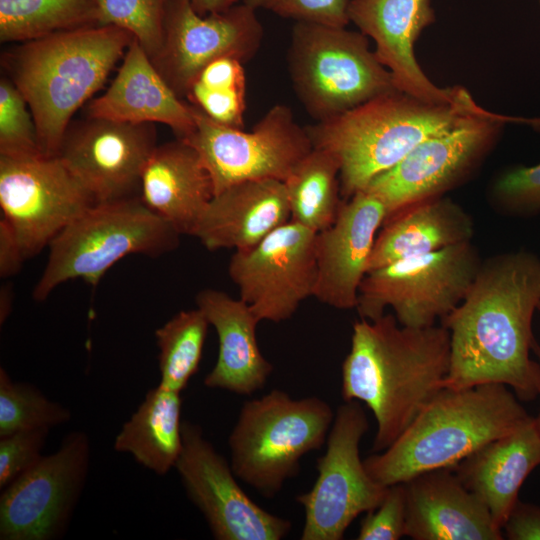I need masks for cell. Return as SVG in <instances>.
Here are the masks:
<instances>
[{"label": "cell", "mask_w": 540, "mask_h": 540, "mask_svg": "<svg viewBox=\"0 0 540 540\" xmlns=\"http://www.w3.org/2000/svg\"><path fill=\"white\" fill-rule=\"evenodd\" d=\"M540 304V256L518 250L482 260L463 301L441 324L450 332L443 387L486 383L510 388L520 401L539 395V364L530 357L533 315Z\"/></svg>", "instance_id": "obj_1"}, {"label": "cell", "mask_w": 540, "mask_h": 540, "mask_svg": "<svg viewBox=\"0 0 540 540\" xmlns=\"http://www.w3.org/2000/svg\"><path fill=\"white\" fill-rule=\"evenodd\" d=\"M450 358V332L442 324L407 327L392 313L353 324L341 368V396L372 411L374 452L387 449L444 388Z\"/></svg>", "instance_id": "obj_2"}, {"label": "cell", "mask_w": 540, "mask_h": 540, "mask_svg": "<svg viewBox=\"0 0 540 540\" xmlns=\"http://www.w3.org/2000/svg\"><path fill=\"white\" fill-rule=\"evenodd\" d=\"M134 37L93 25L22 42L7 63L34 119L42 154L57 156L74 113L105 83Z\"/></svg>", "instance_id": "obj_3"}, {"label": "cell", "mask_w": 540, "mask_h": 540, "mask_svg": "<svg viewBox=\"0 0 540 540\" xmlns=\"http://www.w3.org/2000/svg\"><path fill=\"white\" fill-rule=\"evenodd\" d=\"M532 418L508 386L486 383L443 388L385 450L363 460L383 486L404 483L438 468H454L486 443L509 434Z\"/></svg>", "instance_id": "obj_4"}, {"label": "cell", "mask_w": 540, "mask_h": 540, "mask_svg": "<svg viewBox=\"0 0 540 540\" xmlns=\"http://www.w3.org/2000/svg\"><path fill=\"white\" fill-rule=\"evenodd\" d=\"M477 106L470 94L455 103H431L396 90L305 127L313 148L337 158L341 195L349 199Z\"/></svg>", "instance_id": "obj_5"}, {"label": "cell", "mask_w": 540, "mask_h": 540, "mask_svg": "<svg viewBox=\"0 0 540 540\" xmlns=\"http://www.w3.org/2000/svg\"><path fill=\"white\" fill-rule=\"evenodd\" d=\"M180 235L139 196L95 203L49 244L47 264L33 298L44 301L57 286L72 279L95 287L123 257L166 254L179 245Z\"/></svg>", "instance_id": "obj_6"}, {"label": "cell", "mask_w": 540, "mask_h": 540, "mask_svg": "<svg viewBox=\"0 0 540 540\" xmlns=\"http://www.w3.org/2000/svg\"><path fill=\"white\" fill-rule=\"evenodd\" d=\"M334 416L319 397L295 399L279 389L245 401L228 437L235 475L263 497L276 496L302 457L326 443Z\"/></svg>", "instance_id": "obj_7"}, {"label": "cell", "mask_w": 540, "mask_h": 540, "mask_svg": "<svg viewBox=\"0 0 540 540\" xmlns=\"http://www.w3.org/2000/svg\"><path fill=\"white\" fill-rule=\"evenodd\" d=\"M287 60L293 89L316 121L398 90L368 37L346 27L295 22Z\"/></svg>", "instance_id": "obj_8"}, {"label": "cell", "mask_w": 540, "mask_h": 540, "mask_svg": "<svg viewBox=\"0 0 540 540\" xmlns=\"http://www.w3.org/2000/svg\"><path fill=\"white\" fill-rule=\"evenodd\" d=\"M481 262L471 241L396 261L365 275L356 309L374 320L390 307L403 326L434 325L463 301Z\"/></svg>", "instance_id": "obj_9"}, {"label": "cell", "mask_w": 540, "mask_h": 540, "mask_svg": "<svg viewBox=\"0 0 540 540\" xmlns=\"http://www.w3.org/2000/svg\"><path fill=\"white\" fill-rule=\"evenodd\" d=\"M193 113L194 129L180 139L199 153L214 195L249 180L285 182L313 149L306 127L285 104L272 106L250 131L218 123L195 106Z\"/></svg>", "instance_id": "obj_10"}, {"label": "cell", "mask_w": 540, "mask_h": 540, "mask_svg": "<svg viewBox=\"0 0 540 540\" xmlns=\"http://www.w3.org/2000/svg\"><path fill=\"white\" fill-rule=\"evenodd\" d=\"M480 106L411 150L365 188L378 196L387 216L415 202L443 196L467 180L500 137L506 121Z\"/></svg>", "instance_id": "obj_11"}, {"label": "cell", "mask_w": 540, "mask_h": 540, "mask_svg": "<svg viewBox=\"0 0 540 540\" xmlns=\"http://www.w3.org/2000/svg\"><path fill=\"white\" fill-rule=\"evenodd\" d=\"M369 421L360 401H344L334 416L312 488L296 497L304 508L302 540H340L361 513L379 506L388 486L373 480L360 457Z\"/></svg>", "instance_id": "obj_12"}, {"label": "cell", "mask_w": 540, "mask_h": 540, "mask_svg": "<svg viewBox=\"0 0 540 540\" xmlns=\"http://www.w3.org/2000/svg\"><path fill=\"white\" fill-rule=\"evenodd\" d=\"M90 454L87 434L72 431L54 453L2 489L0 539H60L84 490Z\"/></svg>", "instance_id": "obj_13"}, {"label": "cell", "mask_w": 540, "mask_h": 540, "mask_svg": "<svg viewBox=\"0 0 540 540\" xmlns=\"http://www.w3.org/2000/svg\"><path fill=\"white\" fill-rule=\"evenodd\" d=\"M95 204L58 156L0 155V207L25 258Z\"/></svg>", "instance_id": "obj_14"}, {"label": "cell", "mask_w": 540, "mask_h": 540, "mask_svg": "<svg viewBox=\"0 0 540 540\" xmlns=\"http://www.w3.org/2000/svg\"><path fill=\"white\" fill-rule=\"evenodd\" d=\"M264 29L256 10L236 3L200 15L190 0H170L164 17L162 45L153 64L179 97L210 62L232 57L246 62L261 47Z\"/></svg>", "instance_id": "obj_15"}, {"label": "cell", "mask_w": 540, "mask_h": 540, "mask_svg": "<svg viewBox=\"0 0 540 540\" xmlns=\"http://www.w3.org/2000/svg\"><path fill=\"white\" fill-rule=\"evenodd\" d=\"M183 448L175 465L187 497L205 518L216 540H280L292 527L254 502L238 484L232 466L202 428L182 423Z\"/></svg>", "instance_id": "obj_16"}, {"label": "cell", "mask_w": 540, "mask_h": 540, "mask_svg": "<svg viewBox=\"0 0 540 540\" xmlns=\"http://www.w3.org/2000/svg\"><path fill=\"white\" fill-rule=\"evenodd\" d=\"M316 234L289 220L255 247L231 257L230 278L259 322L288 320L314 295Z\"/></svg>", "instance_id": "obj_17"}, {"label": "cell", "mask_w": 540, "mask_h": 540, "mask_svg": "<svg viewBox=\"0 0 540 540\" xmlns=\"http://www.w3.org/2000/svg\"><path fill=\"white\" fill-rule=\"evenodd\" d=\"M156 146L153 124L87 117L69 126L57 156L99 203L135 196Z\"/></svg>", "instance_id": "obj_18"}, {"label": "cell", "mask_w": 540, "mask_h": 540, "mask_svg": "<svg viewBox=\"0 0 540 540\" xmlns=\"http://www.w3.org/2000/svg\"><path fill=\"white\" fill-rule=\"evenodd\" d=\"M348 18L373 39L399 91L431 103H455L470 94L461 86L438 87L417 62L415 43L436 20L431 0H349Z\"/></svg>", "instance_id": "obj_19"}, {"label": "cell", "mask_w": 540, "mask_h": 540, "mask_svg": "<svg viewBox=\"0 0 540 540\" xmlns=\"http://www.w3.org/2000/svg\"><path fill=\"white\" fill-rule=\"evenodd\" d=\"M386 217L383 201L366 189L343 201L335 222L316 234L315 298L336 309L356 308L376 233Z\"/></svg>", "instance_id": "obj_20"}, {"label": "cell", "mask_w": 540, "mask_h": 540, "mask_svg": "<svg viewBox=\"0 0 540 540\" xmlns=\"http://www.w3.org/2000/svg\"><path fill=\"white\" fill-rule=\"evenodd\" d=\"M405 536L413 540H502L484 502L452 468L420 473L404 482Z\"/></svg>", "instance_id": "obj_21"}, {"label": "cell", "mask_w": 540, "mask_h": 540, "mask_svg": "<svg viewBox=\"0 0 540 540\" xmlns=\"http://www.w3.org/2000/svg\"><path fill=\"white\" fill-rule=\"evenodd\" d=\"M289 219L285 182L249 180L215 194L200 216L193 236L211 251H245Z\"/></svg>", "instance_id": "obj_22"}, {"label": "cell", "mask_w": 540, "mask_h": 540, "mask_svg": "<svg viewBox=\"0 0 540 540\" xmlns=\"http://www.w3.org/2000/svg\"><path fill=\"white\" fill-rule=\"evenodd\" d=\"M87 117L128 123H161L178 138L195 126L193 106L181 100L134 38L109 88L90 102Z\"/></svg>", "instance_id": "obj_23"}, {"label": "cell", "mask_w": 540, "mask_h": 540, "mask_svg": "<svg viewBox=\"0 0 540 540\" xmlns=\"http://www.w3.org/2000/svg\"><path fill=\"white\" fill-rule=\"evenodd\" d=\"M202 311L218 336V356L204 385L238 395H252L262 389L273 371L256 338L259 323L248 304L215 289L196 295Z\"/></svg>", "instance_id": "obj_24"}, {"label": "cell", "mask_w": 540, "mask_h": 540, "mask_svg": "<svg viewBox=\"0 0 540 540\" xmlns=\"http://www.w3.org/2000/svg\"><path fill=\"white\" fill-rule=\"evenodd\" d=\"M139 192L143 203L181 235H193L214 196L199 153L180 138L155 147L143 169Z\"/></svg>", "instance_id": "obj_25"}, {"label": "cell", "mask_w": 540, "mask_h": 540, "mask_svg": "<svg viewBox=\"0 0 540 540\" xmlns=\"http://www.w3.org/2000/svg\"><path fill=\"white\" fill-rule=\"evenodd\" d=\"M540 465V436L534 418L462 459L454 472L478 496L502 529L528 475Z\"/></svg>", "instance_id": "obj_26"}, {"label": "cell", "mask_w": 540, "mask_h": 540, "mask_svg": "<svg viewBox=\"0 0 540 540\" xmlns=\"http://www.w3.org/2000/svg\"><path fill=\"white\" fill-rule=\"evenodd\" d=\"M473 234L471 216L449 197L415 202L386 217L375 238L367 273L405 258L471 241Z\"/></svg>", "instance_id": "obj_27"}, {"label": "cell", "mask_w": 540, "mask_h": 540, "mask_svg": "<svg viewBox=\"0 0 540 540\" xmlns=\"http://www.w3.org/2000/svg\"><path fill=\"white\" fill-rule=\"evenodd\" d=\"M181 392L158 384L122 425L114 449L157 475L175 468L183 448Z\"/></svg>", "instance_id": "obj_28"}, {"label": "cell", "mask_w": 540, "mask_h": 540, "mask_svg": "<svg viewBox=\"0 0 540 540\" xmlns=\"http://www.w3.org/2000/svg\"><path fill=\"white\" fill-rule=\"evenodd\" d=\"M339 174L337 158L313 148L285 181L290 220L315 233L329 228L343 203Z\"/></svg>", "instance_id": "obj_29"}, {"label": "cell", "mask_w": 540, "mask_h": 540, "mask_svg": "<svg viewBox=\"0 0 540 540\" xmlns=\"http://www.w3.org/2000/svg\"><path fill=\"white\" fill-rule=\"evenodd\" d=\"M100 25L97 0H0V40L26 42Z\"/></svg>", "instance_id": "obj_30"}, {"label": "cell", "mask_w": 540, "mask_h": 540, "mask_svg": "<svg viewBox=\"0 0 540 540\" xmlns=\"http://www.w3.org/2000/svg\"><path fill=\"white\" fill-rule=\"evenodd\" d=\"M209 322L198 308L183 310L155 331L159 385L182 392L198 371Z\"/></svg>", "instance_id": "obj_31"}, {"label": "cell", "mask_w": 540, "mask_h": 540, "mask_svg": "<svg viewBox=\"0 0 540 540\" xmlns=\"http://www.w3.org/2000/svg\"><path fill=\"white\" fill-rule=\"evenodd\" d=\"M186 98L214 121L243 129L246 110L243 62L232 57L210 62L194 79Z\"/></svg>", "instance_id": "obj_32"}, {"label": "cell", "mask_w": 540, "mask_h": 540, "mask_svg": "<svg viewBox=\"0 0 540 540\" xmlns=\"http://www.w3.org/2000/svg\"><path fill=\"white\" fill-rule=\"evenodd\" d=\"M71 419L70 410L36 386L16 382L0 368V437L28 429L52 428Z\"/></svg>", "instance_id": "obj_33"}, {"label": "cell", "mask_w": 540, "mask_h": 540, "mask_svg": "<svg viewBox=\"0 0 540 540\" xmlns=\"http://www.w3.org/2000/svg\"><path fill=\"white\" fill-rule=\"evenodd\" d=\"M170 0H97L100 25L122 28L154 59L160 51L166 8Z\"/></svg>", "instance_id": "obj_34"}, {"label": "cell", "mask_w": 540, "mask_h": 540, "mask_svg": "<svg viewBox=\"0 0 540 540\" xmlns=\"http://www.w3.org/2000/svg\"><path fill=\"white\" fill-rule=\"evenodd\" d=\"M42 154L33 116L11 79L0 80V155L22 157Z\"/></svg>", "instance_id": "obj_35"}, {"label": "cell", "mask_w": 540, "mask_h": 540, "mask_svg": "<svg viewBox=\"0 0 540 540\" xmlns=\"http://www.w3.org/2000/svg\"><path fill=\"white\" fill-rule=\"evenodd\" d=\"M489 198L501 213L515 217L540 214V163L517 165L500 173L492 182Z\"/></svg>", "instance_id": "obj_36"}, {"label": "cell", "mask_w": 540, "mask_h": 540, "mask_svg": "<svg viewBox=\"0 0 540 540\" xmlns=\"http://www.w3.org/2000/svg\"><path fill=\"white\" fill-rule=\"evenodd\" d=\"M254 10H268L295 22L342 26L348 18L349 0H240Z\"/></svg>", "instance_id": "obj_37"}, {"label": "cell", "mask_w": 540, "mask_h": 540, "mask_svg": "<svg viewBox=\"0 0 540 540\" xmlns=\"http://www.w3.org/2000/svg\"><path fill=\"white\" fill-rule=\"evenodd\" d=\"M50 428L18 431L0 437V489L32 468L42 457Z\"/></svg>", "instance_id": "obj_38"}, {"label": "cell", "mask_w": 540, "mask_h": 540, "mask_svg": "<svg viewBox=\"0 0 540 540\" xmlns=\"http://www.w3.org/2000/svg\"><path fill=\"white\" fill-rule=\"evenodd\" d=\"M406 497L403 483L387 487L378 507L366 513L358 540H398L405 536Z\"/></svg>", "instance_id": "obj_39"}, {"label": "cell", "mask_w": 540, "mask_h": 540, "mask_svg": "<svg viewBox=\"0 0 540 540\" xmlns=\"http://www.w3.org/2000/svg\"><path fill=\"white\" fill-rule=\"evenodd\" d=\"M502 531L509 540H540V506L518 499Z\"/></svg>", "instance_id": "obj_40"}, {"label": "cell", "mask_w": 540, "mask_h": 540, "mask_svg": "<svg viewBox=\"0 0 540 540\" xmlns=\"http://www.w3.org/2000/svg\"><path fill=\"white\" fill-rule=\"evenodd\" d=\"M18 240L10 226L0 221V276L7 278L18 273L25 260Z\"/></svg>", "instance_id": "obj_41"}, {"label": "cell", "mask_w": 540, "mask_h": 540, "mask_svg": "<svg viewBox=\"0 0 540 540\" xmlns=\"http://www.w3.org/2000/svg\"><path fill=\"white\" fill-rule=\"evenodd\" d=\"M196 12L200 15L221 12L233 6L238 0H190Z\"/></svg>", "instance_id": "obj_42"}, {"label": "cell", "mask_w": 540, "mask_h": 540, "mask_svg": "<svg viewBox=\"0 0 540 540\" xmlns=\"http://www.w3.org/2000/svg\"><path fill=\"white\" fill-rule=\"evenodd\" d=\"M12 289L11 287L4 285V287L1 288V295H0V323L1 325L6 321L8 318L11 310H12Z\"/></svg>", "instance_id": "obj_43"}, {"label": "cell", "mask_w": 540, "mask_h": 540, "mask_svg": "<svg viewBox=\"0 0 540 540\" xmlns=\"http://www.w3.org/2000/svg\"><path fill=\"white\" fill-rule=\"evenodd\" d=\"M532 352H534V354L537 357L536 361L539 364V371H540V344H538L537 341L533 346ZM538 397H540V380H539V395H538ZM533 418H534V423H535L536 429H537L538 434L540 436V409H539L538 414Z\"/></svg>", "instance_id": "obj_44"}, {"label": "cell", "mask_w": 540, "mask_h": 540, "mask_svg": "<svg viewBox=\"0 0 540 540\" xmlns=\"http://www.w3.org/2000/svg\"><path fill=\"white\" fill-rule=\"evenodd\" d=\"M536 129L540 130V118H537L536 120Z\"/></svg>", "instance_id": "obj_45"}, {"label": "cell", "mask_w": 540, "mask_h": 540, "mask_svg": "<svg viewBox=\"0 0 540 540\" xmlns=\"http://www.w3.org/2000/svg\"><path fill=\"white\" fill-rule=\"evenodd\" d=\"M538 310L540 311V304H539V306H538Z\"/></svg>", "instance_id": "obj_46"}]
</instances>
